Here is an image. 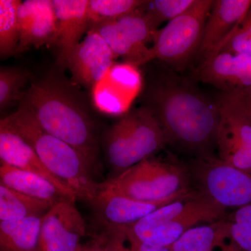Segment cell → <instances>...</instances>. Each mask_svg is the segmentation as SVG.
<instances>
[{
  "label": "cell",
  "mask_w": 251,
  "mask_h": 251,
  "mask_svg": "<svg viewBox=\"0 0 251 251\" xmlns=\"http://www.w3.org/2000/svg\"><path fill=\"white\" fill-rule=\"evenodd\" d=\"M14 130L26 140L46 168L75 193L77 199L90 202L99 190L92 178L93 168L75 149L44 130L22 102L6 117Z\"/></svg>",
  "instance_id": "3957f363"
},
{
  "label": "cell",
  "mask_w": 251,
  "mask_h": 251,
  "mask_svg": "<svg viewBox=\"0 0 251 251\" xmlns=\"http://www.w3.org/2000/svg\"><path fill=\"white\" fill-rule=\"evenodd\" d=\"M227 221L237 247L242 251H251V204L237 209Z\"/></svg>",
  "instance_id": "83f0119b"
},
{
  "label": "cell",
  "mask_w": 251,
  "mask_h": 251,
  "mask_svg": "<svg viewBox=\"0 0 251 251\" xmlns=\"http://www.w3.org/2000/svg\"><path fill=\"white\" fill-rule=\"evenodd\" d=\"M53 204L0 184V221L43 217Z\"/></svg>",
  "instance_id": "44dd1931"
},
{
  "label": "cell",
  "mask_w": 251,
  "mask_h": 251,
  "mask_svg": "<svg viewBox=\"0 0 251 251\" xmlns=\"http://www.w3.org/2000/svg\"><path fill=\"white\" fill-rule=\"evenodd\" d=\"M145 2L143 0H90L87 9L88 31L129 14Z\"/></svg>",
  "instance_id": "7402d4cb"
},
{
  "label": "cell",
  "mask_w": 251,
  "mask_h": 251,
  "mask_svg": "<svg viewBox=\"0 0 251 251\" xmlns=\"http://www.w3.org/2000/svg\"><path fill=\"white\" fill-rule=\"evenodd\" d=\"M42 217L0 221V251H36Z\"/></svg>",
  "instance_id": "ffe728a7"
},
{
  "label": "cell",
  "mask_w": 251,
  "mask_h": 251,
  "mask_svg": "<svg viewBox=\"0 0 251 251\" xmlns=\"http://www.w3.org/2000/svg\"><path fill=\"white\" fill-rule=\"evenodd\" d=\"M191 173L201 192L219 205L239 209L251 204V173L210 155L199 157Z\"/></svg>",
  "instance_id": "ba28073f"
},
{
  "label": "cell",
  "mask_w": 251,
  "mask_h": 251,
  "mask_svg": "<svg viewBox=\"0 0 251 251\" xmlns=\"http://www.w3.org/2000/svg\"><path fill=\"white\" fill-rule=\"evenodd\" d=\"M226 210L201 191H190L135 224L118 228L144 244L168 248L195 226L224 220Z\"/></svg>",
  "instance_id": "277c9868"
},
{
  "label": "cell",
  "mask_w": 251,
  "mask_h": 251,
  "mask_svg": "<svg viewBox=\"0 0 251 251\" xmlns=\"http://www.w3.org/2000/svg\"><path fill=\"white\" fill-rule=\"evenodd\" d=\"M19 0H0V55L1 59L17 52L20 41L18 9Z\"/></svg>",
  "instance_id": "603a6c76"
},
{
  "label": "cell",
  "mask_w": 251,
  "mask_h": 251,
  "mask_svg": "<svg viewBox=\"0 0 251 251\" xmlns=\"http://www.w3.org/2000/svg\"><path fill=\"white\" fill-rule=\"evenodd\" d=\"M143 6L144 11L151 18L156 27L164 22H170L189 9L196 0H154Z\"/></svg>",
  "instance_id": "484cf974"
},
{
  "label": "cell",
  "mask_w": 251,
  "mask_h": 251,
  "mask_svg": "<svg viewBox=\"0 0 251 251\" xmlns=\"http://www.w3.org/2000/svg\"><path fill=\"white\" fill-rule=\"evenodd\" d=\"M70 87L50 75L32 82L20 102L44 130L75 149L94 168L99 150L95 126L85 104Z\"/></svg>",
  "instance_id": "7a4b0ae2"
},
{
  "label": "cell",
  "mask_w": 251,
  "mask_h": 251,
  "mask_svg": "<svg viewBox=\"0 0 251 251\" xmlns=\"http://www.w3.org/2000/svg\"><path fill=\"white\" fill-rule=\"evenodd\" d=\"M90 0H52L57 32L52 44L58 52L57 62L67 67L69 55L88 31L87 9Z\"/></svg>",
  "instance_id": "2e32d148"
},
{
  "label": "cell",
  "mask_w": 251,
  "mask_h": 251,
  "mask_svg": "<svg viewBox=\"0 0 251 251\" xmlns=\"http://www.w3.org/2000/svg\"><path fill=\"white\" fill-rule=\"evenodd\" d=\"M145 100L144 106L158 120L168 143L199 157L209 156L219 129L216 101L213 103L191 81L170 69L151 81Z\"/></svg>",
  "instance_id": "6da1fadb"
},
{
  "label": "cell",
  "mask_w": 251,
  "mask_h": 251,
  "mask_svg": "<svg viewBox=\"0 0 251 251\" xmlns=\"http://www.w3.org/2000/svg\"><path fill=\"white\" fill-rule=\"evenodd\" d=\"M85 219L75 201L65 200L54 204L41 219L36 251H76L87 232Z\"/></svg>",
  "instance_id": "30bf717a"
},
{
  "label": "cell",
  "mask_w": 251,
  "mask_h": 251,
  "mask_svg": "<svg viewBox=\"0 0 251 251\" xmlns=\"http://www.w3.org/2000/svg\"><path fill=\"white\" fill-rule=\"evenodd\" d=\"M189 191L188 190L163 201L143 202L117 194L102 187L99 183L98 191L88 204L92 206L94 216L97 222L103 226L104 231L134 224L156 209L183 197Z\"/></svg>",
  "instance_id": "8fae6325"
},
{
  "label": "cell",
  "mask_w": 251,
  "mask_h": 251,
  "mask_svg": "<svg viewBox=\"0 0 251 251\" xmlns=\"http://www.w3.org/2000/svg\"><path fill=\"white\" fill-rule=\"evenodd\" d=\"M20 41L16 53L30 46L36 48L53 43L57 32V18L52 0H26L18 9Z\"/></svg>",
  "instance_id": "5bb4252c"
},
{
  "label": "cell",
  "mask_w": 251,
  "mask_h": 251,
  "mask_svg": "<svg viewBox=\"0 0 251 251\" xmlns=\"http://www.w3.org/2000/svg\"><path fill=\"white\" fill-rule=\"evenodd\" d=\"M115 58L106 41L91 29L69 55L66 67L77 83L92 90L107 75Z\"/></svg>",
  "instance_id": "7c38bea8"
},
{
  "label": "cell",
  "mask_w": 251,
  "mask_h": 251,
  "mask_svg": "<svg viewBox=\"0 0 251 251\" xmlns=\"http://www.w3.org/2000/svg\"><path fill=\"white\" fill-rule=\"evenodd\" d=\"M168 248L171 251H242L231 236L229 221L224 219L195 226Z\"/></svg>",
  "instance_id": "ac0fdd59"
},
{
  "label": "cell",
  "mask_w": 251,
  "mask_h": 251,
  "mask_svg": "<svg viewBox=\"0 0 251 251\" xmlns=\"http://www.w3.org/2000/svg\"><path fill=\"white\" fill-rule=\"evenodd\" d=\"M0 184L26 196L47 201L53 205L65 200L72 201L45 178L1 162Z\"/></svg>",
  "instance_id": "d6986e66"
},
{
  "label": "cell",
  "mask_w": 251,
  "mask_h": 251,
  "mask_svg": "<svg viewBox=\"0 0 251 251\" xmlns=\"http://www.w3.org/2000/svg\"><path fill=\"white\" fill-rule=\"evenodd\" d=\"M199 76L226 92L251 88V56L218 52L204 59Z\"/></svg>",
  "instance_id": "9a60e30c"
},
{
  "label": "cell",
  "mask_w": 251,
  "mask_h": 251,
  "mask_svg": "<svg viewBox=\"0 0 251 251\" xmlns=\"http://www.w3.org/2000/svg\"><path fill=\"white\" fill-rule=\"evenodd\" d=\"M76 251H109L100 244L93 242L87 244H80Z\"/></svg>",
  "instance_id": "f546056e"
},
{
  "label": "cell",
  "mask_w": 251,
  "mask_h": 251,
  "mask_svg": "<svg viewBox=\"0 0 251 251\" xmlns=\"http://www.w3.org/2000/svg\"><path fill=\"white\" fill-rule=\"evenodd\" d=\"M167 142L161 125L146 107L132 110L110 127L104 141L109 167L121 174L161 151Z\"/></svg>",
  "instance_id": "5b68a950"
},
{
  "label": "cell",
  "mask_w": 251,
  "mask_h": 251,
  "mask_svg": "<svg viewBox=\"0 0 251 251\" xmlns=\"http://www.w3.org/2000/svg\"><path fill=\"white\" fill-rule=\"evenodd\" d=\"M188 173L178 163L150 157L100 184L131 199L156 202L189 190Z\"/></svg>",
  "instance_id": "8992f818"
},
{
  "label": "cell",
  "mask_w": 251,
  "mask_h": 251,
  "mask_svg": "<svg viewBox=\"0 0 251 251\" xmlns=\"http://www.w3.org/2000/svg\"><path fill=\"white\" fill-rule=\"evenodd\" d=\"M0 159L1 163L45 178L72 201L77 200L75 193L46 168L34 149L18 134L6 117L0 122Z\"/></svg>",
  "instance_id": "4fadbf2b"
},
{
  "label": "cell",
  "mask_w": 251,
  "mask_h": 251,
  "mask_svg": "<svg viewBox=\"0 0 251 251\" xmlns=\"http://www.w3.org/2000/svg\"><path fill=\"white\" fill-rule=\"evenodd\" d=\"M143 6L116 21L92 29L106 41L115 57H122L137 67L147 64L150 50L147 45L158 31Z\"/></svg>",
  "instance_id": "9c48e42d"
},
{
  "label": "cell",
  "mask_w": 251,
  "mask_h": 251,
  "mask_svg": "<svg viewBox=\"0 0 251 251\" xmlns=\"http://www.w3.org/2000/svg\"><path fill=\"white\" fill-rule=\"evenodd\" d=\"M97 242L109 251H171L167 247L144 244L118 227L103 231Z\"/></svg>",
  "instance_id": "d4e9b609"
},
{
  "label": "cell",
  "mask_w": 251,
  "mask_h": 251,
  "mask_svg": "<svg viewBox=\"0 0 251 251\" xmlns=\"http://www.w3.org/2000/svg\"><path fill=\"white\" fill-rule=\"evenodd\" d=\"M249 92H246V90H234L237 93L241 103L243 106L246 109L249 116L251 117V88L247 89Z\"/></svg>",
  "instance_id": "f1b7e54d"
},
{
  "label": "cell",
  "mask_w": 251,
  "mask_h": 251,
  "mask_svg": "<svg viewBox=\"0 0 251 251\" xmlns=\"http://www.w3.org/2000/svg\"><path fill=\"white\" fill-rule=\"evenodd\" d=\"M213 0H196L184 13L156 31L147 63L158 59L174 68L186 65L199 51Z\"/></svg>",
  "instance_id": "52a82bcc"
},
{
  "label": "cell",
  "mask_w": 251,
  "mask_h": 251,
  "mask_svg": "<svg viewBox=\"0 0 251 251\" xmlns=\"http://www.w3.org/2000/svg\"><path fill=\"white\" fill-rule=\"evenodd\" d=\"M29 74L17 67L0 69V109L4 111L14 102L21 101Z\"/></svg>",
  "instance_id": "cb8c5ba5"
},
{
  "label": "cell",
  "mask_w": 251,
  "mask_h": 251,
  "mask_svg": "<svg viewBox=\"0 0 251 251\" xmlns=\"http://www.w3.org/2000/svg\"><path fill=\"white\" fill-rule=\"evenodd\" d=\"M251 7L250 0H216L205 26L198 53L205 59L242 22Z\"/></svg>",
  "instance_id": "e0dca14e"
},
{
  "label": "cell",
  "mask_w": 251,
  "mask_h": 251,
  "mask_svg": "<svg viewBox=\"0 0 251 251\" xmlns=\"http://www.w3.org/2000/svg\"><path fill=\"white\" fill-rule=\"evenodd\" d=\"M248 14L242 22L211 54L229 52L251 56V15L248 16Z\"/></svg>",
  "instance_id": "4316f807"
}]
</instances>
